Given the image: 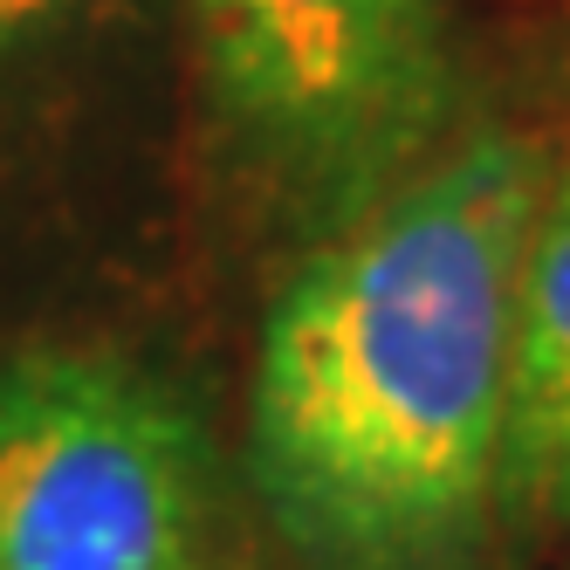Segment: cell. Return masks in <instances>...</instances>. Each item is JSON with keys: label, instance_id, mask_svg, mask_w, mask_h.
Instances as JSON below:
<instances>
[{"label": "cell", "instance_id": "5b68a950", "mask_svg": "<svg viewBox=\"0 0 570 570\" xmlns=\"http://www.w3.org/2000/svg\"><path fill=\"white\" fill-rule=\"evenodd\" d=\"M83 0H0V56L28 49L35 35H49L56 21H69Z\"/></svg>", "mask_w": 570, "mask_h": 570}, {"label": "cell", "instance_id": "7a4b0ae2", "mask_svg": "<svg viewBox=\"0 0 570 570\" xmlns=\"http://www.w3.org/2000/svg\"><path fill=\"white\" fill-rule=\"evenodd\" d=\"M0 570H207V446L151 372L0 351Z\"/></svg>", "mask_w": 570, "mask_h": 570}, {"label": "cell", "instance_id": "6da1fadb", "mask_svg": "<svg viewBox=\"0 0 570 570\" xmlns=\"http://www.w3.org/2000/svg\"><path fill=\"white\" fill-rule=\"evenodd\" d=\"M543 158L481 131L289 275L248 468L309 570H461L502 509L515 282Z\"/></svg>", "mask_w": 570, "mask_h": 570}, {"label": "cell", "instance_id": "277c9868", "mask_svg": "<svg viewBox=\"0 0 570 570\" xmlns=\"http://www.w3.org/2000/svg\"><path fill=\"white\" fill-rule=\"evenodd\" d=\"M502 509L570 522V173L550 179L515 282Z\"/></svg>", "mask_w": 570, "mask_h": 570}, {"label": "cell", "instance_id": "3957f363", "mask_svg": "<svg viewBox=\"0 0 570 570\" xmlns=\"http://www.w3.org/2000/svg\"><path fill=\"white\" fill-rule=\"evenodd\" d=\"M193 14L234 125L303 179L364 186L440 125V0H193Z\"/></svg>", "mask_w": 570, "mask_h": 570}]
</instances>
